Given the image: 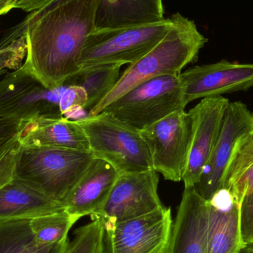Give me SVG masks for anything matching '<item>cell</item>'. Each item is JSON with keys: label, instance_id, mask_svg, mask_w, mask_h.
<instances>
[{"label": "cell", "instance_id": "cell-19", "mask_svg": "<svg viewBox=\"0 0 253 253\" xmlns=\"http://www.w3.org/2000/svg\"><path fill=\"white\" fill-rule=\"evenodd\" d=\"M164 19L162 0H97V29L122 28Z\"/></svg>", "mask_w": 253, "mask_h": 253}, {"label": "cell", "instance_id": "cell-2", "mask_svg": "<svg viewBox=\"0 0 253 253\" xmlns=\"http://www.w3.org/2000/svg\"><path fill=\"white\" fill-rule=\"evenodd\" d=\"M172 25L160 42L129 68L120 77L114 88L87 116L100 114L108 105L141 83L167 75H179L190 64L196 62L199 52L208 42L194 21L180 13L170 16Z\"/></svg>", "mask_w": 253, "mask_h": 253}, {"label": "cell", "instance_id": "cell-26", "mask_svg": "<svg viewBox=\"0 0 253 253\" xmlns=\"http://www.w3.org/2000/svg\"><path fill=\"white\" fill-rule=\"evenodd\" d=\"M25 56L26 42L24 36L0 48V77L9 70L14 71L19 68Z\"/></svg>", "mask_w": 253, "mask_h": 253}, {"label": "cell", "instance_id": "cell-3", "mask_svg": "<svg viewBox=\"0 0 253 253\" xmlns=\"http://www.w3.org/2000/svg\"><path fill=\"white\" fill-rule=\"evenodd\" d=\"M94 159L91 152L53 147H22L15 175L62 203Z\"/></svg>", "mask_w": 253, "mask_h": 253}, {"label": "cell", "instance_id": "cell-31", "mask_svg": "<svg viewBox=\"0 0 253 253\" xmlns=\"http://www.w3.org/2000/svg\"><path fill=\"white\" fill-rule=\"evenodd\" d=\"M15 0H0V16L6 14L13 9Z\"/></svg>", "mask_w": 253, "mask_h": 253}, {"label": "cell", "instance_id": "cell-16", "mask_svg": "<svg viewBox=\"0 0 253 253\" xmlns=\"http://www.w3.org/2000/svg\"><path fill=\"white\" fill-rule=\"evenodd\" d=\"M208 202V253H239L245 248L239 204L224 188L218 190Z\"/></svg>", "mask_w": 253, "mask_h": 253}, {"label": "cell", "instance_id": "cell-28", "mask_svg": "<svg viewBox=\"0 0 253 253\" xmlns=\"http://www.w3.org/2000/svg\"><path fill=\"white\" fill-rule=\"evenodd\" d=\"M240 227L244 248L253 245V190L241 203Z\"/></svg>", "mask_w": 253, "mask_h": 253}, {"label": "cell", "instance_id": "cell-15", "mask_svg": "<svg viewBox=\"0 0 253 253\" xmlns=\"http://www.w3.org/2000/svg\"><path fill=\"white\" fill-rule=\"evenodd\" d=\"M120 175L108 162L94 158L62 205L80 218L94 215L105 205Z\"/></svg>", "mask_w": 253, "mask_h": 253}, {"label": "cell", "instance_id": "cell-20", "mask_svg": "<svg viewBox=\"0 0 253 253\" xmlns=\"http://www.w3.org/2000/svg\"><path fill=\"white\" fill-rule=\"evenodd\" d=\"M222 188L230 192L239 206L253 190V129L236 143L224 172Z\"/></svg>", "mask_w": 253, "mask_h": 253}, {"label": "cell", "instance_id": "cell-18", "mask_svg": "<svg viewBox=\"0 0 253 253\" xmlns=\"http://www.w3.org/2000/svg\"><path fill=\"white\" fill-rule=\"evenodd\" d=\"M62 211V203L16 175L0 188V221L32 219Z\"/></svg>", "mask_w": 253, "mask_h": 253}, {"label": "cell", "instance_id": "cell-30", "mask_svg": "<svg viewBox=\"0 0 253 253\" xmlns=\"http://www.w3.org/2000/svg\"><path fill=\"white\" fill-rule=\"evenodd\" d=\"M56 1L57 0H15L13 8L32 13Z\"/></svg>", "mask_w": 253, "mask_h": 253}, {"label": "cell", "instance_id": "cell-11", "mask_svg": "<svg viewBox=\"0 0 253 253\" xmlns=\"http://www.w3.org/2000/svg\"><path fill=\"white\" fill-rule=\"evenodd\" d=\"M253 129V113L241 102H229L216 141L196 189L206 199L222 188L224 172L241 137Z\"/></svg>", "mask_w": 253, "mask_h": 253}, {"label": "cell", "instance_id": "cell-23", "mask_svg": "<svg viewBox=\"0 0 253 253\" xmlns=\"http://www.w3.org/2000/svg\"><path fill=\"white\" fill-rule=\"evenodd\" d=\"M80 217L62 211L31 219V228L38 242L47 245L62 243Z\"/></svg>", "mask_w": 253, "mask_h": 253}, {"label": "cell", "instance_id": "cell-24", "mask_svg": "<svg viewBox=\"0 0 253 253\" xmlns=\"http://www.w3.org/2000/svg\"><path fill=\"white\" fill-rule=\"evenodd\" d=\"M103 236L102 221L92 220L76 230L65 253H103Z\"/></svg>", "mask_w": 253, "mask_h": 253}, {"label": "cell", "instance_id": "cell-1", "mask_svg": "<svg viewBox=\"0 0 253 253\" xmlns=\"http://www.w3.org/2000/svg\"><path fill=\"white\" fill-rule=\"evenodd\" d=\"M97 0H57L30 13L0 42V48L25 37L24 65L47 88L62 87L80 72V56L96 29Z\"/></svg>", "mask_w": 253, "mask_h": 253}, {"label": "cell", "instance_id": "cell-6", "mask_svg": "<svg viewBox=\"0 0 253 253\" xmlns=\"http://www.w3.org/2000/svg\"><path fill=\"white\" fill-rule=\"evenodd\" d=\"M179 75L162 76L147 80L126 92L102 112L108 113L128 126L142 130L172 113L185 109L187 105Z\"/></svg>", "mask_w": 253, "mask_h": 253}, {"label": "cell", "instance_id": "cell-10", "mask_svg": "<svg viewBox=\"0 0 253 253\" xmlns=\"http://www.w3.org/2000/svg\"><path fill=\"white\" fill-rule=\"evenodd\" d=\"M170 208L103 227V253H167L172 233Z\"/></svg>", "mask_w": 253, "mask_h": 253}, {"label": "cell", "instance_id": "cell-21", "mask_svg": "<svg viewBox=\"0 0 253 253\" xmlns=\"http://www.w3.org/2000/svg\"><path fill=\"white\" fill-rule=\"evenodd\" d=\"M31 219L0 221V253H65L69 239L47 245L38 242L31 228Z\"/></svg>", "mask_w": 253, "mask_h": 253}, {"label": "cell", "instance_id": "cell-8", "mask_svg": "<svg viewBox=\"0 0 253 253\" xmlns=\"http://www.w3.org/2000/svg\"><path fill=\"white\" fill-rule=\"evenodd\" d=\"M153 168L168 181H182L187 166L191 137V121L184 110L172 113L141 130Z\"/></svg>", "mask_w": 253, "mask_h": 253}, {"label": "cell", "instance_id": "cell-25", "mask_svg": "<svg viewBox=\"0 0 253 253\" xmlns=\"http://www.w3.org/2000/svg\"><path fill=\"white\" fill-rule=\"evenodd\" d=\"M87 103V93L84 89L80 86L68 84L61 96L59 109L62 117L74 120L75 114L86 110Z\"/></svg>", "mask_w": 253, "mask_h": 253}, {"label": "cell", "instance_id": "cell-29", "mask_svg": "<svg viewBox=\"0 0 253 253\" xmlns=\"http://www.w3.org/2000/svg\"><path fill=\"white\" fill-rule=\"evenodd\" d=\"M24 123L16 119H0V151L17 138Z\"/></svg>", "mask_w": 253, "mask_h": 253}, {"label": "cell", "instance_id": "cell-27", "mask_svg": "<svg viewBox=\"0 0 253 253\" xmlns=\"http://www.w3.org/2000/svg\"><path fill=\"white\" fill-rule=\"evenodd\" d=\"M21 148L17 137L0 151V188L14 177Z\"/></svg>", "mask_w": 253, "mask_h": 253}, {"label": "cell", "instance_id": "cell-14", "mask_svg": "<svg viewBox=\"0 0 253 253\" xmlns=\"http://www.w3.org/2000/svg\"><path fill=\"white\" fill-rule=\"evenodd\" d=\"M208 211L196 187H184L167 253H208Z\"/></svg>", "mask_w": 253, "mask_h": 253}, {"label": "cell", "instance_id": "cell-17", "mask_svg": "<svg viewBox=\"0 0 253 253\" xmlns=\"http://www.w3.org/2000/svg\"><path fill=\"white\" fill-rule=\"evenodd\" d=\"M22 147H53L90 151L82 126L65 117H40L24 123L18 136Z\"/></svg>", "mask_w": 253, "mask_h": 253}, {"label": "cell", "instance_id": "cell-32", "mask_svg": "<svg viewBox=\"0 0 253 253\" xmlns=\"http://www.w3.org/2000/svg\"><path fill=\"white\" fill-rule=\"evenodd\" d=\"M239 253H253V245L245 247Z\"/></svg>", "mask_w": 253, "mask_h": 253}, {"label": "cell", "instance_id": "cell-12", "mask_svg": "<svg viewBox=\"0 0 253 253\" xmlns=\"http://www.w3.org/2000/svg\"><path fill=\"white\" fill-rule=\"evenodd\" d=\"M186 105L199 99L245 91L253 87V64L221 60L180 74Z\"/></svg>", "mask_w": 253, "mask_h": 253}, {"label": "cell", "instance_id": "cell-13", "mask_svg": "<svg viewBox=\"0 0 253 253\" xmlns=\"http://www.w3.org/2000/svg\"><path fill=\"white\" fill-rule=\"evenodd\" d=\"M229 102L228 99L221 96L205 98L189 111L191 137L182 178L184 187H196L199 183L216 141Z\"/></svg>", "mask_w": 253, "mask_h": 253}, {"label": "cell", "instance_id": "cell-5", "mask_svg": "<svg viewBox=\"0 0 253 253\" xmlns=\"http://www.w3.org/2000/svg\"><path fill=\"white\" fill-rule=\"evenodd\" d=\"M172 25L170 17L158 22L93 30L86 40L79 65L81 69L104 65L135 63L154 48Z\"/></svg>", "mask_w": 253, "mask_h": 253}, {"label": "cell", "instance_id": "cell-22", "mask_svg": "<svg viewBox=\"0 0 253 253\" xmlns=\"http://www.w3.org/2000/svg\"><path fill=\"white\" fill-rule=\"evenodd\" d=\"M120 65H104L80 70L65 83L69 85L83 87L87 93L86 109L90 110L97 105L118 83L120 77Z\"/></svg>", "mask_w": 253, "mask_h": 253}, {"label": "cell", "instance_id": "cell-7", "mask_svg": "<svg viewBox=\"0 0 253 253\" xmlns=\"http://www.w3.org/2000/svg\"><path fill=\"white\" fill-rule=\"evenodd\" d=\"M68 85L44 87L22 64L0 80V119L27 123L40 117H63L59 101Z\"/></svg>", "mask_w": 253, "mask_h": 253}, {"label": "cell", "instance_id": "cell-9", "mask_svg": "<svg viewBox=\"0 0 253 253\" xmlns=\"http://www.w3.org/2000/svg\"><path fill=\"white\" fill-rule=\"evenodd\" d=\"M159 175L153 170L120 174L105 205L91 215L103 227L142 216L164 207L158 194Z\"/></svg>", "mask_w": 253, "mask_h": 253}, {"label": "cell", "instance_id": "cell-4", "mask_svg": "<svg viewBox=\"0 0 253 253\" xmlns=\"http://www.w3.org/2000/svg\"><path fill=\"white\" fill-rule=\"evenodd\" d=\"M75 121L84 130L95 159L108 162L120 174L153 169L150 150L141 131L106 112Z\"/></svg>", "mask_w": 253, "mask_h": 253}]
</instances>
